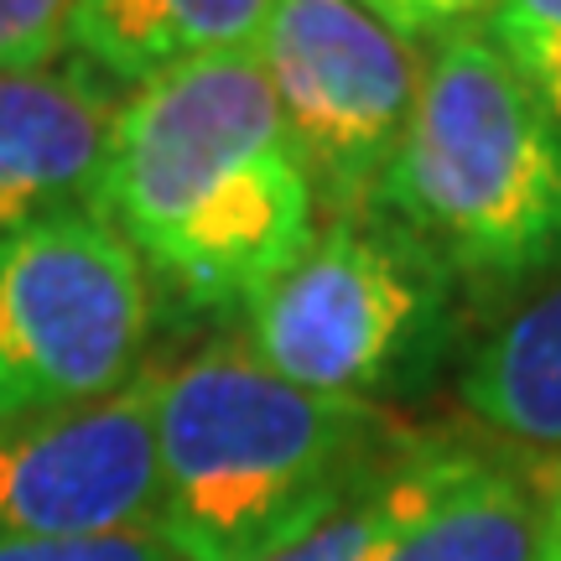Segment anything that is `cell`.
I'll return each mask as SVG.
<instances>
[{"label":"cell","instance_id":"cell-1","mask_svg":"<svg viewBox=\"0 0 561 561\" xmlns=\"http://www.w3.org/2000/svg\"><path fill=\"white\" fill-rule=\"evenodd\" d=\"M89 214L193 312H244L318 234V198L286 140L255 47L136 83L110 125Z\"/></svg>","mask_w":561,"mask_h":561},{"label":"cell","instance_id":"cell-2","mask_svg":"<svg viewBox=\"0 0 561 561\" xmlns=\"http://www.w3.org/2000/svg\"><path fill=\"white\" fill-rule=\"evenodd\" d=\"M369 401L318 396L214 339L157 375V536L178 561H261L416 453Z\"/></svg>","mask_w":561,"mask_h":561},{"label":"cell","instance_id":"cell-3","mask_svg":"<svg viewBox=\"0 0 561 561\" xmlns=\"http://www.w3.org/2000/svg\"><path fill=\"white\" fill-rule=\"evenodd\" d=\"M375 208L458 280L525 286L561 265V130L483 26L426 62Z\"/></svg>","mask_w":561,"mask_h":561},{"label":"cell","instance_id":"cell-4","mask_svg":"<svg viewBox=\"0 0 561 561\" xmlns=\"http://www.w3.org/2000/svg\"><path fill=\"white\" fill-rule=\"evenodd\" d=\"M458 328V276L380 208L312 234L244 307V348L280 380L369 401L416 390Z\"/></svg>","mask_w":561,"mask_h":561},{"label":"cell","instance_id":"cell-5","mask_svg":"<svg viewBox=\"0 0 561 561\" xmlns=\"http://www.w3.org/2000/svg\"><path fill=\"white\" fill-rule=\"evenodd\" d=\"M157 291L89 208L0 234V426L94 405L140 375Z\"/></svg>","mask_w":561,"mask_h":561},{"label":"cell","instance_id":"cell-6","mask_svg":"<svg viewBox=\"0 0 561 561\" xmlns=\"http://www.w3.org/2000/svg\"><path fill=\"white\" fill-rule=\"evenodd\" d=\"M255 53L312 198L333 219L375 208L426 79L416 47L359 0H271Z\"/></svg>","mask_w":561,"mask_h":561},{"label":"cell","instance_id":"cell-7","mask_svg":"<svg viewBox=\"0 0 561 561\" xmlns=\"http://www.w3.org/2000/svg\"><path fill=\"white\" fill-rule=\"evenodd\" d=\"M157 375L58 416L0 426V541L157 530Z\"/></svg>","mask_w":561,"mask_h":561},{"label":"cell","instance_id":"cell-8","mask_svg":"<svg viewBox=\"0 0 561 561\" xmlns=\"http://www.w3.org/2000/svg\"><path fill=\"white\" fill-rule=\"evenodd\" d=\"M115 89L73 68H0V234L89 208Z\"/></svg>","mask_w":561,"mask_h":561},{"label":"cell","instance_id":"cell-9","mask_svg":"<svg viewBox=\"0 0 561 561\" xmlns=\"http://www.w3.org/2000/svg\"><path fill=\"white\" fill-rule=\"evenodd\" d=\"M536 551L541 483L447 437L426 494L369 561H536Z\"/></svg>","mask_w":561,"mask_h":561},{"label":"cell","instance_id":"cell-10","mask_svg":"<svg viewBox=\"0 0 561 561\" xmlns=\"http://www.w3.org/2000/svg\"><path fill=\"white\" fill-rule=\"evenodd\" d=\"M265 16L271 0H79L68 47L104 79L146 83L182 62L255 47Z\"/></svg>","mask_w":561,"mask_h":561},{"label":"cell","instance_id":"cell-11","mask_svg":"<svg viewBox=\"0 0 561 561\" xmlns=\"http://www.w3.org/2000/svg\"><path fill=\"white\" fill-rule=\"evenodd\" d=\"M458 390L489 432L561 453V280L473 348Z\"/></svg>","mask_w":561,"mask_h":561},{"label":"cell","instance_id":"cell-12","mask_svg":"<svg viewBox=\"0 0 561 561\" xmlns=\"http://www.w3.org/2000/svg\"><path fill=\"white\" fill-rule=\"evenodd\" d=\"M442 447H447V437H421L416 453H411L401 468H390L380 483H369V489L354 494L343 510H333L318 530H307L301 541L280 546V551H271V557H261V561H369L375 546H380L385 536L416 510L421 494H426V483H432V473H437V462H442Z\"/></svg>","mask_w":561,"mask_h":561},{"label":"cell","instance_id":"cell-13","mask_svg":"<svg viewBox=\"0 0 561 561\" xmlns=\"http://www.w3.org/2000/svg\"><path fill=\"white\" fill-rule=\"evenodd\" d=\"M79 0H0V68H47L68 47Z\"/></svg>","mask_w":561,"mask_h":561},{"label":"cell","instance_id":"cell-14","mask_svg":"<svg viewBox=\"0 0 561 561\" xmlns=\"http://www.w3.org/2000/svg\"><path fill=\"white\" fill-rule=\"evenodd\" d=\"M0 561H178L157 530H125L100 541H0Z\"/></svg>","mask_w":561,"mask_h":561},{"label":"cell","instance_id":"cell-15","mask_svg":"<svg viewBox=\"0 0 561 561\" xmlns=\"http://www.w3.org/2000/svg\"><path fill=\"white\" fill-rule=\"evenodd\" d=\"M385 26H396L405 42L416 37H458V32H473L489 21L494 0H364Z\"/></svg>","mask_w":561,"mask_h":561},{"label":"cell","instance_id":"cell-16","mask_svg":"<svg viewBox=\"0 0 561 561\" xmlns=\"http://www.w3.org/2000/svg\"><path fill=\"white\" fill-rule=\"evenodd\" d=\"M483 37H489V32H483ZM494 47L520 68V79L536 89V100L546 104L551 125L561 130V32H541V37H504V42H494Z\"/></svg>","mask_w":561,"mask_h":561},{"label":"cell","instance_id":"cell-17","mask_svg":"<svg viewBox=\"0 0 561 561\" xmlns=\"http://www.w3.org/2000/svg\"><path fill=\"white\" fill-rule=\"evenodd\" d=\"M483 32H489L494 42L561 32V0H494V11H489V21H483Z\"/></svg>","mask_w":561,"mask_h":561},{"label":"cell","instance_id":"cell-18","mask_svg":"<svg viewBox=\"0 0 561 561\" xmlns=\"http://www.w3.org/2000/svg\"><path fill=\"white\" fill-rule=\"evenodd\" d=\"M536 561H561V458L541 483V551Z\"/></svg>","mask_w":561,"mask_h":561},{"label":"cell","instance_id":"cell-19","mask_svg":"<svg viewBox=\"0 0 561 561\" xmlns=\"http://www.w3.org/2000/svg\"><path fill=\"white\" fill-rule=\"evenodd\" d=\"M359 5H364V0H359Z\"/></svg>","mask_w":561,"mask_h":561}]
</instances>
